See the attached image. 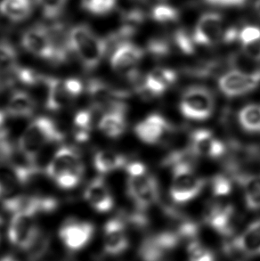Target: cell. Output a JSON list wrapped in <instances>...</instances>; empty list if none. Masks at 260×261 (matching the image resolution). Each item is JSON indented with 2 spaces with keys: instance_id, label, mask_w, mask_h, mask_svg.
<instances>
[{
  "instance_id": "1",
  "label": "cell",
  "mask_w": 260,
  "mask_h": 261,
  "mask_svg": "<svg viewBox=\"0 0 260 261\" xmlns=\"http://www.w3.org/2000/svg\"><path fill=\"white\" fill-rule=\"evenodd\" d=\"M68 46L87 71L98 66L108 49V40L95 34L89 26L79 24L68 32Z\"/></svg>"
},
{
  "instance_id": "2",
  "label": "cell",
  "mask_w": 260,
  "mask_h": 261,
  "mask_svg": "<svg viewBox=\"0 0 260 261\" xmlns=\"http://www.w3.org/2000/svg\"><path fill=\"white\" fill-rule=\"evenodd\" d=\"M64 138V133L52 119L39 117L26 127L18 142V148L27 162L36 165L38 154L45 145Z\"/></svg>"
},
{
  "instance_id": "3",
  "label": "cell",
  "mask_w": 260,
  "mask_h": 261,
  "mask_svg": "<svg viewBox=\"0 0 260 261\" xmlns=\"http://www.w3.org/2000/svg\"><path fill=\"white\" fill-rule=\"evenodd\" d=\"M172 180L170 196L176 203H186L197 197L205 186V180L197 176L190 164L183 159L171 164Z\"/></svg>"
},
{
  "instance_id": "4",
  "label": "cell",
  "mask_w": 260,
  "mask_h": 261,
  "mask_svg": "<svg viewBox=\"0 0 260 261\" xmlns=\"http://www.w3.org/2000/svg\"><path fill=\"white\" fill-rule=\"evenodd\" d=\"M21 46L29 53L54 64L64 63L49 28L43 24L29 28L21 36Z\"/></svg>"
},
{
  "instance_id": "5",
  "label": "cell",
  "mask_w": 260,
  "mask_h": 261,
  "mask_svg": "<svg viewBox=\"0 0 260 261\" xmlns=\"http://www.w3.org/2000/svg\"><path fill=\"white\" fill-rule=\"evenodd\" d=\"M11 244L22 251L35 249L41 237V232L36 224L35 215L27 212L14 213L7 232Z\"/></svg>"
},
{
  "instance_id": "6",
  "label": "cell",
  "mask_w": 260,
  "mask_h": 261,
  "mask_svg": "<svg viewBox=\"0 0 260 261\" xmlns=\"http://www.w3.org/2000/svg\"><path fill=\"white\" fill-rule=\"evenodd\" d=\"M179 106L181 113L187 119L207 120L214 112V96L209 88L193 86L184 92Z\"/></svg>"
},
{
  "instance_id": "7",
  "label": "cell",
  "mask_w": 260,
  "mask_h": 261,
  "mask_svg": "<svg viewBox=\"0 0 260 261\" xmlns=\"http://www.w3.org/2000/svg\"><path fill=\"white\" fill-rule=\"evenodd\" d=\"M182 238L177 231H164L148 237L141 243L138 257L141 261H163L174 251Z\"/></svg>"
},
{
  "instance_id": "8",
  "label": "cell",
  "mask_w": 260,
  "mask_h": 261,
  "mask_svg": "<svg viewBox=\"0 0 260 261\" xmlns=\"http://www.w3.org/2000/svg\"><path fill=\"white\" fill-rule=\"evenodd\" d=\"M88 93L91 99L93 108L103 113L109 112H126V105L120 99L126 93L116 90L97 79L90 80L88 83Z\"/></svg>"
},
{
  "instance_id": "9",
  "label": "cell",
  "mask_w": 260,
  "mask_h": 261,
  "mask_svg": "<svg viewBox=\"0 0 260 261\" xmlns=\"http://www.w3.org/2000/svg\"><path fill=\"white\" fill-rule=\"evenodd\" d=\"M127 194L137 206V211L144 212L159 199L157 180L151 174L129 176L127 182Z\"/></svg>"
},
{
  "instance_id": "10",
  "label": "cell",
  "mask_w": 260,
  "mask_h": 261,
  "mask_svg": "<svg viewBox=\"0 0 260 261\" xmlns=\"http://www.w3.org/2000/svg\"><path fill=\"white\" fill-rule=\"evenodd\" d=\"M260 84V69L254 72H244L232 69L222 75L218 87L228 97H236L252 91Z\"/></svg>"
},
{
  "instance_id": "11",
  "label": "cell",
  "mask_w": 260,
  "mask_h": 261,
  "mask_svg": "<svg viewBox=\"0 0 260 261\" xmlns=\"http://www.w3.org/2000/svg\"><path fill=\"white\" fill-rule=\"evenodd\" d=\"M95 233V226L88 221L68 219L61 226L59 237L70 251H79L88 246Z\"/></svg>"
},
{
  "instance_id": "12",
  "label": "cell",
  "mask_w": 260,
  "mask_h": 261,
  "mask_svg": "<svg viewBox=\"0 0 260 261\" xmlns=\"http://www.w3.org/2000/svg\"><path fill=\"white\" fill-rule=\"evenodd\" d=\"M225 29L221 14L213 12L202 14L194 30V42L200 46H214L223 41Z\"/></svg>"
},
{
  "instance_id": "13",
  "label": "cell",
  "mask_w": 260,
  "mask_h": 261,
  "mask_svg": "<svg viewBox=\"0 0 260 261\" xmlns=\"http://www.w3.org/2000/svg\"><path fill=\"white\" fill-rule=\"evenodd\" d=\"M84 172L85 166L81 153L71 146H62L57 150L46 169V175L54 180L64 174L84 175Z\"/></svg>"
},
{
  "instance_id": "14",
  "label": "cell",
  "mask_w": 260,
  "mask_h": 261,
  "mask_svg": "<svg viewBox=\"0 0 260 261\" xmlns=\"http://www.w3.org/2000/svg\"><path fill=\"white\" fill-rule=\"evenodd\" d=\"M176 71L171 69L155 68L144 80L137 82L136 89L144 98H153L162 95L176 82Z\"/></svg>"
},
{
  "instance_id": "15",
  "label": "cell",
  "mask_w": 260,
  "mask_h": 261,
  "mask_svg": "<svg viewBox=\"0 0 260 261\" xmlns=\"http://www.w3.org/2000/svg\"><path fill=\"white\" fill-rule=\"evenodd\" d=\"M3 207L12 213L27 212L36 215L39 212H52L58 207V201L51 197H39L32 195H18L7 199L3 202Z\"/></svg>"
},
{
  "instance_id": "16",
  "label": "cell",
  "mask_w": 260,
  "mask_h": 261,
  "mask_svg": "<svg viewBox=\"0 0 260 261\" xmlns=\"http://www.w3.org/2000/svg\"><path fill=\"white\" fill-rule=\"evenodd\" d=\"M172 130L170 124L163 117L155 113L146 117L135 127L137 138L148 145L160 144Z\"/></svg>"
},
{
  "instance_id": "17",
  "label": "cell",
  "mask_w": 260,
  "mask_h": 261,
  "mask_svg": "<svg viewBox=\"0 0 260 261\" xmlns=\"http://www.w3.org/2000/svg\"><path fill=\"white\" fill-rule=\"evenodd\" d=\"M129 247L126 225L120 218L110 219L103 227V250L110 256H119Z\"/></svg>"
},
{
  "instance_id": "18",
  "label": "cell",
  "mask_w": 260,
  "mask_h": 261,
  "mask_svg": "<svg viewBox=\"0 0 260 261\" xmlns=\"http://www.w3.org/2000/svg\"><path fill=\"white\" fill-rule=\"evenodd\" d=\"M205 222L223 237H231L236 228V212L231 205L213 202L205 212Z\"/></svg>"
},
{
  "instance_id": "19",
  "label": "cell",
  "mask_w": 260,
  "mask_h": 261,
  "mask_svg": "<svg viewBox=\"0 0 260 261\" xmlns=\"http://www.w3.org/2000/svg\"><path fill=\"white\" fill-rule=\"evenodd\" d=\"M144 49L132 44L124 41L118 45L111 57V65L114 71L128 75L135 71V67L144 57Z\"/></svg>"
},
{
  "instance_id": "20",
  "label": "cell",
  "mask_w": 260,
  "mask_h": 261,
  "mask_svg": "<svg viewBox=\"0 0 260 261\" xmlns=\"http://www.w3.org/2000/svg\"><path fill=\"white\" fill-rule=\"evenodd\" d=\"M191 151L195 155L218 158L225 152V146L207 129H198L191 136Z\"/></svg>"
},
{
  "instance_id": "21",
  "label": "cell",
  "mask_w": 260,
  "mask_h": 261,
  "mask_svg": "<svg viewBox=\"0 0 260 261\" xmlns=\"http://www.w3.org/2000/svg\"><path fill=\"white\" fill-rule=\"evenodd\" d=\"M225 251H239L249 256H260V219L251 223L239 237L226 244Z\"/></svg>"
},
{
  "instance_id": "22",
  "label": "cell",
  "mask_w": 260,
  "mask_h": 261,
  "mask_svg": "<svg viewBox=\"0 0 260 261\" xmlns=\"http://www.w3.org/2000/svg\"><path fill=\"white\" fill-rule=\"evenodd\" d=\"M84 198L95 212L100 213L110 212L114 205L109 187L102 177H96L90 181L85 189Z\"/></svg>"
},
{
  "instance_id": "23",
  "label": "cell",
  "mask_w": 260,
  "mask_h": 261,
  "mask_svg": "<svg viewBox=\"0 0 260 261\" xmlns=\"http://www.w3.org/2000/svg\"><path fill=\"white\" fill-rule=\"evenodd\" d=\"M44 84L46 87V109L57 112L67 106L71 97L64 87V82L58 79L46 77Z\"/></svg>"
},
{
  "instance_id": "24",
  "label": "cell",
  "mask_w": 260,
  "mask_h": 261,
  "mask_svg": "<svg viewBox=\"0 0 260 261\" xmlns=\"http://www.w3.org/2000/svg\"><path fill=\"white\" fill-rule=\"evenodd\" d=\"M36 102L26 92H14L7 103V115L14 118H28L35 112Z\"/></svg>"
},
{
  "instance_id": "25",
  "label": "cell",
  "mask_w": 260,
  "mask_h": 261,
  "mask_svg": "<svg viewBox=\"0 0 260 261\" xmlns=\"http://www.w3.org/2000/svg\"><path fill=\"white\" fill-rule=\"evenodd\" d=\"M32 12V0H2L0 2V14L14 22L25 21Z\"/></svg>"
},
{
  "instance_id": "26",
  "label": "cell",
  "mask_w": 260,
  "mask_h": 261,
  "mask_svg": "<svg viewBox=\"0 0 260 261\" xmlns=\"http://www.w3.org/2000/svg\"><path fill=\"white\" fill-rule=\"evenodd\" d=\"M98 127L106 137L110 138H120L127 127V121L124 112H109L103 113L99 120Z\"/></svg>"
},
{
  "instance_id": "27",
  "label": "cell",
  "mask_w": 260,
  "mask_h": 261,
  "mask_svg": "<svg viewBox=\"0 0 260 261\" xmlns=\"http://www.w3.org/2000/svg\"><path fill=\"white\" fill-rule=\"evenodd\" d=\"M94 167L100 174H107L126 165V158L112 151H99L94 156Z\"/></svg>"
},
{
  "instance_id": "28",
  "label": "cell",
  "mask_w": 260,
  "mask_h": 261,
  "mask_svg": "<svg viewBox=\"0 0 260 261\" xmlns=\"http://www.w3.org/2000/svg\"><path fill=\"white\" fill-rule=\"evenodd\" d=\"M239 122L244 130L250 133H260V105L253 103L244 106L240 111Z\"/></svg>"
},
{
  "instance_id": "29",
  "label": "cell",
  "mask_w": 260,
  "mask_h": 261,
  "mask_svg": "<svg viewBox=\"0 0 260 261\" xmlns=\"http://www.w3.org/2000/svg\"><path fill=\"white\" fill-rule=\"evenodd\" d=\"M74 138L79 143H84L90 138L92 129V113L89 110H81L74 117Z\"/></svg>"
},
{
  "instance_id": "30",
  "label": "cell",
  "mask_w": 260,
  "mask_h": 261,
  "mask_svg": "<svg viewBox=\"0 0 260 261\" xmlns=\"http://www.w3.org/2000/svg\"><path fill=\"white\" fill-rule=\"evenodd\" d=\"M17 54L9 43L0 42V74H14L17 71Z\"/></svg>"
},
{
  "instance_id": "31",
  "label": "cell",
  "mask_w": 260,
  "mask_h": 261,
  "mask_svg": "<svg viewBox=\"0 0 260 261\" xmlns=\"http://www.w3.org/2000/svg\"><path fill=\"white\" fill-rule=\"evenodd\" d=\"M151 17L161 24H174L179 19V13L176 8L170 6L159 5L152 8Z\"/></svg>"
},
{
  "instance_id": "32",
  "label": "cell",
  "mask_w": 260,
  "mask_h": 261,
  "mask_svg": "<svg viewBox=\"0 0 260 261\" xmlns=\"http://www.w3.org/2000/svg\"><path fill=\"white\" fill-rule=\"evenodd\" d=\"M82 7L95 15L109 14L116 7L117 0H81Z\"/></svg>"
},
{
  "instance_id": "33",
  "label": "cell",
  "mask_w": 260,
  "mask_h": 261,
  "mask_svg": "<svg viewBox=\"0 0 260 261\" xmlns=\"http://www.w3.org/2000/svg\"><path fill=\"white\" fill-rule=\"evenodd\" d=\"M187 253L189 261H217L214 253L197 239L189 242Z\"/></svg>"
},
{
  "instance_id": "34",
  "label": "cell",
  "mask_w": 260,
  "mask_h": 261,
  "mask_svg": "<svg viewBox=\"0 0 260 261\" xmlns=\"http://www.w3.org/2000/svg\"><path fill=\"white\" fill-rule=\"evenodd\" d=\"M37 2L44 17L47 20H56L63 13L67 0H37Z\"/></svg>"
},
{
  "instance_id": "35",
  "label": "cell",
  "mask_w": 260,
  "mask_h": 261,
  "mask_svg": "<svg viewBox=\"0 0 260 261\" xmlns=\"http://www.w3.org/2000/svg\"><path fill=\"white\" fill-rule=\"evenodd\" d=\"M174 44L182 53L192 55L195 50L194 38L184 30H177L174 34Z\"/></svg>"
},
{
  "instance_id": "36",
  "label": "cell",
  "mask_w": 260,
  "mask_h": 261,
  "mask_svg": "<svg viewBox=\"0 0 260 261\" xmlns=\"http://www.w3.org/2000/svg\"><path fill=\"white\" fill-rule=\"evenodd\" d=\"M212 192L216 196H224L230 194L232 191L231 181L223 175L215 176L212 180Z\"/></svg>"
},
{
  "instance_id": "37",
  "label": "cell",
  "mask_w": 260,
  "mask_h": 261,
  "mask_svg": "<svg viewBox=\"0 0 260 261\" xmlns=\"http://www.w3.org/2000/svg\"><path fill=\"white\" fill-rule=\"evenodd\" d=\"M82 176L83 175L77 173L64 174V175L57 177L55 179V182L62 189L70 190L80 185L82 180Z\"/></svg>"
},
{
  "instance_id": "38",
  "label": "cell",
  "mask_w": 260,
  "mask_h": 261,
  "mask_svg": "<svg viewBox=\"0 0 260 261\" xmlns=\"http://www.w3.org/2000/svg\"><path fill=\"white\" fill-rule=\"evenodd\" d=\"M243 52L250 59L259 63L260 62V39H255L250 42L242 44Z\"/></svg>"
},
{
  "instance_id": "39",
  "label": "cell",
  "mask_w": 260,
  "mask_h": 261,
  "mask_svg": "<svg viewBox=\"0 0 260 261\" xmlns=\"http://www.w3.org/2000/svg\"><path fill=\"white\" fill-rule=\"evenodd\" d=\"M204 3L220 8H237L246 5L248 0H202Z\"/></svg>"
},
{
  "instance_id": "40",
  "label": "cell",
  "mask_w": 260,
  "mask_h": 261,
  "mask_svg": "<svg viewBox=\"0 0 260 261\" xmlns=\"http://www.w3.org/2000/svg\"><path fill=\"white\" fill-rule=\"evenodd\" d=\"M260 39V28L257 26H247L240 32L239 39L242 44Z\"/></svg>"
},
{
  "instance_id": "41",
  "label": "cell",
  "mask_w": 260,
  "mask_h": 261,
  "mask_svg": "<svg viewBox=\"0 0 260 261\" xmlns=\"http://www.w3.org/2000/svg\"><path fill=\"white\" fill-rule=\"evenodd\" d=\"M64 82V87L71 98L77 97L83 92V84L80 80L75 78L67 79Z\"/></svg>"
},
{
  "instance_id": "42",
  "label": "cell",
  "mask_w": 260,
  "mask_h": 261,
  "mask_svg": "<svg viewBox=\"0 0 260 261\" xmlns=\"http://www.w3.org/2000/svg\"><path fill=\"white\" fill-rule=\"evenodd\" d=\"M126 170H127V175L129 176H140L147 172V170L144 164L139 162H134L127 164L126 166Z\"/></svg>"
},
{
  "instance_id": "43",
  "label": "cell",
  "mask_w": 260,
  "mask_h": 261,
  "mask_svg": "<svg viewBox=\"0 0 260 261\" xmlns=\"http://www.w3.org/2000/svg\"><path fill=\"white\" fill-rule=\"evenodd\" d=\"M245 201L247 207L251 211L260 210V191L252 194H245Z\"/></svg>"
},
{
  "instance_id": "44",
  "label": "cell",
  "mask_w": 260,
  "mask_h": 261,
  "mask_svg": "<svg viewBox=\"0 0 260 261\" xmlns=\"http://www.w3.org/2000/svg\"><path fill=\"white\" fill-rule=\"evenodd\" d=\"M254 9L256 11L257 15L260 16V0H256L254 3Z\"/></svg>"
},
{
  "instance_id": "45",
  "label": "cell",
  "mask_w": 260,
  "mask_h": 261,
  "mask_svg": "<svg viewBox=\"0 0 260 261\" xmlns=\"http://www.w3.org/2000/svg\"><path fill=\"white\" fill-rule=\"evenodd\" d=\"M0 261H18V259L10 256V255H7V256H4L2 258H0Z\"/></svg>"
},
{
  "instance_id": "46",
  "label": "cell",
  "mask_w": 260,
  "mask_h": 261,
  "mask_svg": "<svg viewBox=\"0 0 260 261\" xmlns=\"http://www.w3.org/2000/svg\"><path fill=\"white\" fill-rule=\"evenodd\" d=\"M1 194H3V191H2V187L0 186V195H1Z\"/></svg>"
}]
</instances>
